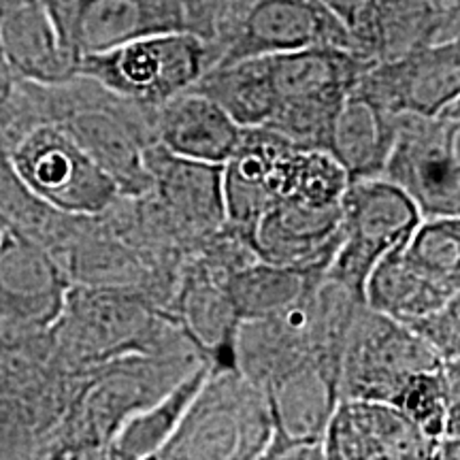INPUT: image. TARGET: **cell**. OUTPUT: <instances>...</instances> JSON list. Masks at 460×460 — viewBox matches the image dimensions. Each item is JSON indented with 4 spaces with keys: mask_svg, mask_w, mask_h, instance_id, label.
<instances>
[{
    "mask_svg": "<svg viewBox=\"0 0 460 460\" xmlns=\"http://www.w3.org/2000/svg\"><path fill=\"white\" fill-rule=\"evenodd\" d=\"M49 339L58 362L75 373L128 354L177 352L190 341L180 322L154 309L146 295L102 284L66 288Z\"/></svg>",
    "mask_w": 460,
    "mask_h": 460,
    "instance_id": "obj_1",
    "label": "cell"
},
{
    "mask_svg": "<svg viewBox=\"0 0 460 460\" xmlns=\"http://www.w3.org/2000/svg\"><path fill=\"white\" fill-rule=\"evenodd\" d=\"M271 101L264 128L298 147L329 149L343 101L373 62L341 48H305L256 56Z\"/></svg>",
    "mask_w": 460,
    "mask_h": 460,
    "instance_id": "obj_2",
    "label": "cell"
},
{
    "mask_svg": "<svg viewBox=\"0 0 460 460\" xmlns=\"http://www.w3.org/2000/svg\"><path fill=\"white\" fill-rule=\"evenodd\" d=\"M271 433L264 390L234 367H211L156 458H262Z\"/></svg>",
    "mask_w": 460,
    "mask_h": 460,
    "instance_id": "obj_3",
    "label": "cell"
},
{
    "mask_svg": "<svg viewBox=\"0 0 460 460\" xmlns=\"http://www.w3.org/2000/svg\"><path fill=\"white\" fill-rule=\"evenodd\" d=\"M211 65L214 56L205 39L190 31H169L79 58L77 77L122 101L158 109L192 88Z\"/></svg>",
    "mask_w": 460,
    "mask_h": 460,
    "instance_id": "obj_4",
    "label": "cell"
},
{
    "mask_svg": "<svg viewBox=\"0 0 460 460\" xmlns=\"http://www.w3.org/2000/svg\"><path fill=\"white\" fill-rule=\"evenodd\" d=\"M9 169L34 199L68 216H101L124 199L107 172L56 122H39L4 149Z\"/></svg>",
    "mask_w": 460,
    "mask_h": 460,
    "instance_id": "obj_5",
    "label": "cell"
},
{
    "mask_svg": "<svg viewBox=\"0 0 460 460\" xmlns=\"http://www.w3.org/2000/svg\"><path fill=\"white\" fill-rule=\"evenodd\" d=\"M382 177L401 188L422 217L460 216V101L437 115H396Z\"/></svg>",
    "mask_w": 460,
    "mask_h": 460,
    "instance_id": "obj_6",
    "label": "cell"
},
{
    "mask_svg": "<svg viewBox=\"0 0 460 460\" xmlns=\"http://www.w3.org/2000/svg\"><path fill=\"white\" fill-rule=\"evenodd\" d=\"M422 220L413 200L384 177L349 181L341 199V243L326 278L365 301V284L388 252L405 245Z\"/></svg>",
    "mask_w": 460,
    "mask_h": 460,
    "instance_id": "obj_7",
    "label": "cell"
},
{
    "mask_svg": "<svg viewBox=\"0 0 460 460\" xmlns=\"http://www.w3.org/2000/svg\"><path fill=\"white\" fill-rule=\"evenodd\" d=\"M209 48L211 66L305 48L356 51L349 34L322 0H239Z\"/></svg>",
    "mask_w": 460,
    "mask_h": 460,
    "instance_id": "obj_8",
    "label": "cell"
},
{
    "mask_svg": "<svg viewBox=\"0 0 460 460\" xmlns=\"http://www.w3.org/2000/svg\"><path fill=\"white\" fill-rule=\"evenodd\" d=\"M441 362L444 358L416 332L362 303L343 345L339 399L390 402L413 373L435 369Z\"/></svg>",
    "mask_w": 460,
    "mask_h": 460,
    "instance_id": "obj_9",
    "label": "cell"
},
{
    "mask_svg": "<svg viewBox=\"0 0 460 460\" xmlns=\"http://www.w3.org/2000/svg\"><path fill=\"white\" fill-rule=\"evenodd\" d=\"M339 369L309 358L264 386L271 441L262 458H324V435L339 402Z\"/></svg>",
    "mask_w": 460,
    "mask_h": 460,
    "instance_id": "obj_10",
    "label": "cell"
},
{
    "mask_svg": "<svg viewBox=\"0 0 460 460\" xmlns=\"http://www.w3.org/2000/svg\"><path fill=\"white\" fill-rule=\"evenodd\" d=\"M352 92L393 115H437L460 101V41L452 39L394 60L373 62Z\"/></svg>",
    "mask_w": 460,
    "mask_h": 460,
    "instance_id": "obj_11",
    "label": "cell"
},
{
    "mask_svg": "<svg viewBox=\"0 0 460 460\" xmlns=\"http://www.w3.org/2000/svg\"><path fill=\"white\" fill-rule=\"evenodd\" d=\"M75 60L154 32L188 31L175 0H43Z\"/></svg>",
    "mask_w": 460,
    "mask_h": 460,
    "instance_id": "obj_12",
    "label": "cell"
},
{
    "mask_svg": "<svg viewBox=\"0 0 460 460\" xmlns=\"http://www.w3.org/2000/svg\"><path fill=\"white\" fill-rule=\"evenodd\" d=\"M71 281L48 252L15 230L0 234V341L43 335Z\"/></svg>",
    "mask_w": 460,
    "mask_h": 460,
    "instance_id": "obj_13",
    "label": "cell"
},
{
    "mask_svg": "<svg viewBox=\"0 0 460 460\" xmlns=\"http://www.w3.org/2000/svg\"><path fill=\"white\" fill-rule=\"evenodd\" d=\"M146 166L152 177L147 194L154 197L164 228L203 243L224 226V164L175 156L158 143H149Z\"/></svg>",
    "mask_w": 460,
    "mask_h": 460,
    "instance_id": "obj_14",
    "label": "cell"
},
{
    "mask_svg": "<svg viewBox=\"0 0 460 460\" xmlns=\"http://www.w3.org/2000/svg\"><path fill=\"white\" fill-rule=\"evenodd\" d=\"M437 447L394 405L371 399H339L324 435V458H437Z\"/></svg>",
    "mask_w": 460,
    "mask_h": 460,
    "instance_id": "obj_15",
    "label": "cell"
},
{
    "mask_svg": "<svg viewBox=\"0 0 460 460\" xmlns=\"http://www.w3.org/2000/svg\"><path fill=\"white\" fill-rule=\"evenodd\" d=\"M341 243V205L309 207L275 200L252 230V250L261 261L329 269Z\"/></svg>",
    "mask_w": 460,
    "mask_h": 460,
    "instance_id": "obj_16",
    "label": "cell"
},
{
    "mask_svg": "<svg viewBox=\"0 0 460 460\" xmlns=\"http://www.w3.org/2000/svg\"><path fill=\"white\" fill-rule=\"evenodd\" d=\"M154 132L158 146L175 156L224 164L237 149L243 126L209 96L190 88L156 109Z\"/></svg>",
    "mask_w": 460,
    "mask_h": 460,
    "instance_id": "obj_17",
    "label": "cell"
},
{
    "mask_svg": "<svg viewBox=\"0 0 460 460\" xmlns=\"http://www.w3.org/2000/svg\"><path fill=\"white\" fill-rule=\"evenodd\" d=\"M0 49L20 82L60 85L77 77V60L62 48L43 0L0 17Z\"/></svg>",
    "mask_w": 460,
    "mask_h": 460,
    "instance_id": "obj_18",
    "label": "cell"
},
{
    "mask_svg": "<svg viewBox=\"0 0 460 460\" xmlns=\"http://www.w3.org/2000/svg\"><path fill=\"white\" fill-rule=\"evenodd\" d=\"M460 296V288L446 284L420 269L402 252H388L369 273L365 284V305L401 324L444 307Z\"/></svg>",
    "mask_w": 460,
    "mask_h": 460,
    "instance_id": "obj_19",
    "label": "cell"
},
{
    "mask_svg": "<svg viewBox=\"0 0 460 460\" xmlns=\"http://www.w3.org/2000/svg\"><path fill=\"white\" fill-rule=\"evenodd\" d=\"M396 135V115L349 92L332 122L329 149L349 181L382 177Z\"/></svg>",
    "mask_w": 460,
    "mask_h": 460,
    "instance_id": "obj_20",
    "label": "cell"
},
{
    "mask_svg": "<svg viewBox=\"0 0 460 460\" xmlns=\"http://www.w3.org/2000/svg\"><path fill=\"white\" fill-rule=\"evenodd\" d=\"M211 365L203 362L186 377H181L175 386L166 390L163 396L141 407L139 411L130 413L119 424L111 439L102 452V458L113 460H141L156 458L166 441L171 439L177 427H180L188 405L197 396L199 388L203 386Z\"/></svg>",
    "mask_w": 460,
    "mask_h": 460,
    "instance_id": "obj_21",
    "label": "cell"
},
{
    "mask_svg": "<svg viewBox=\"0 0 460 460\" xmlns=\"http://www.w3.org/2000/svg\"><path fill=\"white\" fill-rule=\"evenodd\" d=\"M324 269L273 264L261 258L228 271L224 279L228 301L239 322L256 320L295 303L324 278Z\"/></svg>",
    "mask_w": 460,
    "mask_h": 460,
    "instance_id": "obj_22",
    "label": "cell"
},
{
    "mask_svg": "<svg viewBox=\"0 0 460 460\" xmlns=\"http://www.w3.org/2000/svg\"><path fill=\"white\" fill-rule=\"evenodd\" d=\"M349 177L331 152L295 146L275 172V200H295L309 207L341 205Z\"/></svg>",
    "mask_w": 460,
    "mask_h": 460,
    "instance_id": "obj_23",
    "label": "cell"
},
{
    "mask_svg": "<svg viewBox=\"0 0 460 460\" xmlns=\"http://www.w3.org/2000/svg\"><path fill=\"white\" fill-rule=\"evenodd\" d=\"M402 252L433 278L460 288V216L422 217Z\"/></svg>",
    "mask_w": 460,
    "mask_h": 460,
    "instance_id": "obj_24",
    "label": "cell"
},
{
    "mask_svg": "<svg viewBox=\"0 0 460 460\" xmlns=\"http://www.w3.org/2000/svg\"><path fill=\"white\" fill-rule=\"evenodd\" d=\"M411 332L427 341L444 360H458L460 356V296L444 307L405 322Z\"/></svg>",
    "mask_w": 460,
    "mask_h": 460,
    "instance_id": "obj_25",
    "label": "cell"
},
{
    "mask_svg": "<svg viewBox=\"0 0 460 460\" xmlns=\"http://www.w3.org/2000/svg\"><path fill=\"white\" fill-rule=\"evenodd\" d=\"M175 3L186 17L188 31L211 43L239 0H175Z\"/></svg>",
    "mask_w": 460,
    "mask_h": 460,
    "instance_id": "obj_26",
    "label": "cell"
},
{
    "mask_svg": "<svg viewBox=\"0 0 460 460\" xmlns=\"http://www.w3.org/2000/svg\"><path fill=\"white\" fill-rule=\"evenodd\" d=\"M39 3V0H0V17L11 13V11L26 7V4Z\"/></svg>",
    "mask_w": 460,
    "mask_h": 460,
    "instance_id": "obj_27",
    "label": "cell"
},
{
    "mask_svg": "<svg viewBox=\"0 0 460 460\" xmlns=\"http://www.w3.org/2000/svg\"><path fill=\"white\" fill-rule=\"evenodd\" d=\"M437 4L441 7H450V9H460V0H435Z\"/></svg>",
    "mask_w": 460,
    "mask_h": 460,
    "instance_id": "obj_28",
    "label": "cell"
}]
</instances>
